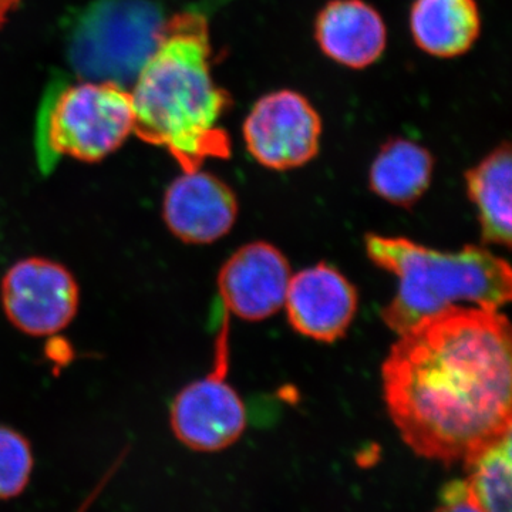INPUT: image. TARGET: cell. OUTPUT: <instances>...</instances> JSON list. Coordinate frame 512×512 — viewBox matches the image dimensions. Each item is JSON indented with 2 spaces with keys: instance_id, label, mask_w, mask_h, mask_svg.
I'll use <instances>...</instances> for the list:
<instances>
[{
  "instance_id": "2",
  "label": "cell",
  "mask_w": 512,
  "mask_h": 512,
  "mask_svg": "<svg viewBox=\"0 0 512 512\" xmlns=\"http://www.w3.org/2000/svg\"><path fill=\"white\" fill-rule=\"evenodd\" d=\"M211 57L207 18L177 13L130 87L134 134L167 150L183 171L231 154L221 127L231 100L212 76Z\"/></svg>"
},
{
  "instance_id": "4",
  "label": "cell",
  "mask_w": 512,
  "mask_h": 512,
  "mask_svg": "<svg viewBox=\"0 0 512 512\" xmlns=\"http://www.w3.org/2000/svg\"><path fill=\"white\" fill-rule=\"evenodd\" d=\"M131 134L130 89L117 83L57 76L47 84L37 110V163L45 173L64 157L97 163L119 150Z\"/></svg>"
},
{
  "instance_id": "3",
  "label": "cell",
  "mask_w": 512,
  "mask_h": 512,
  "mask_svg": "<svg viewBox=\"0 0 512 512\" xmlns=\"http://www.w3.org/2000/svg\"><path fill=\"white\" fill-rule=\"evenodd\" d=\"M365 247L373 264L399 279L382 311L383 322L397 335L458 306L500 311L511 301V266L488 249L468 245L441 252L379 234L366 235Z\"/></svg>"
},
{
  "instance_id": "17",
  "label": "cell",
  "mask_w": 512,
  "mask_h": 512,
  "mask_svg": "<svg viewBox=\"0 0 512 512\" xmlns=\"http://www.w3.org/2000/svg\"><path fill=\"white\" fill-rule=\"evenodd\" d=\"M33 470L29 441L10 427L0 426V500L25 490Z\"/></svg>"
},
{
  "instance_id": "16",
  "label": "cell",
  "mask_w": 512,
  "mask_h": 512,
  "mask_svg": "<svg viewBox=\"0 0 512 512\" xmlns=\"http://www.w3.org/2000/svg\"><path fill=\"white\" fill-rule=\"evenodd\" d=\"M511 433L463 464L466 481L485 512H511Z\"/></svg>"
},
{
  "instance_id": "7",
  "label": "cell",
  "mask_w": 512,
  "mask_h": 512,
  "mask_svg": "<svg viewBox=\"0 0 512 512\" xmlns=\"http://www.w3.org/2000/svg\"><path fill=\"white\" fill-rule=\"evenodd\" d=\"M323 123L309 99L295 90L259 97L242 124L245 147L262 167L295 170L318 156Z\"/></svg>"
},
{
  "instance_id": "6",
  "label": "cell",
  "mask_w": 512,
  "mask_h": 512,
  "mask_svg": "<svg viewBox=\"0 0 512 512\" xmlns=\"http://www.w3.org/2000/svg\"><path fill=\"white\" fill-rule=\"evenodd\" d=\"M0 302L13 328L33 338L55 336L76 318L79 282L67 266L45 256L15 262L0 282Z\"/></svg>"
},
{
  "instance_id": "10",
  "label": "cell",
  "mask_w": 512,
  "mask_h": 512,
  "mask_svg": "<svg viewBox=\"0 0 512 512\" xmlns=\"http://www.w3.org/2000/svg\"><path fill=\"white\" fill-rule=\"evenodd\" d=\"M161 215L168 231L185 244H212L234 227L237 195L217 175L201 168L183 171L165 190Z\"/></svg>"
},
{
  "instance_id": "15",
  "label": "cell",
  "mask_w": 512,
  "mask_h": 512,
  "mask_svg": "<svg viewBox=\"0 0 512 512\" xmlns=\"http://www.w3.org/2000/svg\"><path fill=\"white\" fill-rule=\"evenodd\" d=\"M434 158L426 147L407 138H390L370 165V190L397 207L410 208L426 194Z\"/></svg>"
},
{
  "instance_id": "1",
  "label": "cell",
  "mask_w": 512,
  "mask_h": 512,
  "mask_svg": "<svg viewBox=\"0 0 512 512\" xmlns=\"http://www.w3.org/2000/svg\"><path fill=\"white\" fill-rule=\"evenodd\" d=\"M512 338L500 311L458 306L399 335L382 366L384 402L417 456L466 464L511 433Z\"/></svg>"
},
{
  "instance_id": "18",
  "label": "cell",
  "mask_w": 512,
  "mask_h": 512,
  "mask_svg": "<svg viewBox=\"0 0 512 512\" xmlns=\"http://www.w3.org/2000/svg\"><path fill=\"white\" fill-rule=\"evenodd\" d=\"M440 501L433 512H485L466 480H454L444 485Z\"/></svg>"
},
{
  "instance_id": "13",
  "label": "cell",
  "mask_w": 512,
  "mask_h": 512,
  "mask_svg": "<svg viewBox=\"0 0 512 512\" xmlns=\"http://www.w3.org/2000/svg\"><path fill=\"white\" fill-rule=\"evenodd\" d=\"M481 25L477 0H414L410 8L413 42L437 59L470 52L481 35Z\"/></svg>"
},
{
  "instance_id": "9",
  "label": "cell",
  "mask_w": 512,
  "mask_h": 512,
  "mask_svg": "<svg viewBox=\"0 0 512 512\" xmlns=\"http://www.w3.org/2000/svg\"><path fill=\"white\" fill-rule=\"evenodd\" d=\"M291 276L288 259L274 245L262 241L244 245L218 274L225 313L248 322L271 318L285 305Z\"/></svg>"
},
{
  "instance_id": "14",
  "label": "cell",
  "mask_w": 512,
  "mask_h": 512,
  "mask_svg": "<svg viewBox=\"0 0 512 512\" xmlns=\"http://www.w3.org/2000/svg\"><path fill=\"white\" fill-rule=\"evenodd\" d=\"M468 198L476 205L481 237L485 244L511 247V177L510 144L494 148L480 163L466 171Z\"/></svg>"
},
{
  "instance_id": "11",
  "label": "cell",
  "mask_w": 512,
  "mask_h": 512,
  "mask_svg": "<svg viewBox=\"0 0 512 512\" xmlns=\"http://www.w3.org/2000/svg\"><path fill=\"white\" fill-rule=\"evenodd\" d=\"M359 295L338 269L318 264L291 276L285 308L296 332L332 343L343 338L355 319Z\"/></svg>"
},
{
  "instance_id": "5",
  "label": "cell",
  "mask_w": 512,
  "mask_h": 512,
  "mask_svg": "<svg viewBox=\"0 0 512 512\" xmlns=\"http://www.w3.org/2000/svg\"><path fill=\"white\" fill-rule=\"evenodd\" d=\"M168 18L158 0H92L66 29V56L77 79L130 89L156 52Z\"/></svg>"
},
{
  "instance_id": "12",
  "label": "cell",
  "mask_w": 512,
  "mask_h": 512,
  "mask_svg": "<svg viewBox=\"0 0 512 512\" xmlns=\"http://www.w3.org/2000/svg\"><path fill=\"white\" fill-rule=\"evenodd\" d=\"M313 35L323 55L352 70L373 66L387 47L386 23L365 0H329L316 15Z\"/></svg>"
},
{
  "instance_id": "8",
  "label": "cell",
  "mask_w": 512,
  "mask_h": 512,
  "mask_svg": "<svg viewBox=\"0 0 512 512\" xmlns=\"http://www.w3.org/2000/svg\"><path fill=\"white\" fill-rule=\"evenodd\" d=\"M222 330L212 372L183 387L170 407L174 436L200 453L231 447L247 429L245 404L227 380V328Z\"/></svg>"
}]
</instances>
